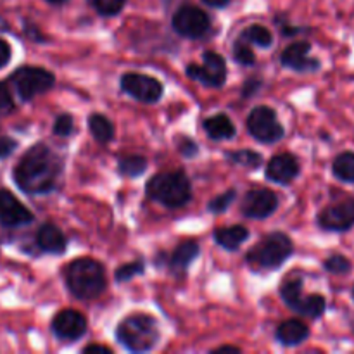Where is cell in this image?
Listing matches in <instances>:
<instances>
[{"label": "cell", "instance_id": "cell-1", "mask_svg": "<svg viewBox=\"0 0 354 354\" xmlns=\"http://www.w3.org/2000/svg\"><path fill=\"white\" fill-rule=\"evenodd\" d=\"M64 162L45 144H35L21 156L12 169L17 189L30 196H45L54 192L61 180Z\"/></svg>", "mask_w": 354, "mask_h": 354}, {"label": "cell", "instance_id": "cell-2", "mask_svg": "<svg viewBox=\"0 0 354 354\" xmlns=\"http://www.w3.org/2000/svg\"><path fill=\"white\" fill-rule=\"evenodd\" d=\"M69 292L82 301L99 297L106 290L107 280L104 266L92 258H78L64 268Z\"/></svg>", "mask_w": 354, "mask_h": 354}, {"label": "cell", "instance_id": "cell-3", "mask_svg": "<svg viewBox=\"0 0 354 354\" xmlns=\"http://www.w3.org/2000/svg\"><path fill=\"white\" fill-rule=\"evenodd\" d=\"M161 332L158 322L149 315H130L120 322L116 328V339L131 353H147L156 348Z\"/></svg>", "mask_w": 354, "mask_h": 354}, {"label": "cell", "instance_id": "cell-4", "mask_svg": "<svg viewBox=\"0 0 354 354\" xmlns=\"http://www.w3.org/2000/svg\"><path fill=\"white\" fill-rule=\"evenodd\" d=\"M147 196L166 207H182L192 199V187L183 173H159L147 182Z\"/></svg>", "mask_w": 354, "mask_h": 354}, {"label": "cell", "instance_id": "cell-5", "mask_svg": "<svg viewBox=\"0 0 354 354\" xmlns=\"http://www.w3.org/2000/svg\"><path fill=\"white\" fill-rule=\"evenodd\" d=\"M292 241L282 232H275V234L266 235L254 248H251V251L245 254V261L252 268L273 270L283 265L292 256Z\"/></svg>", "mask_w": 354, "mask_h": 354}, {"label": "cell", "instance_id": "cell-6", "mask_svg": "<svg viewBox=\"0 0 354 354\" xmlns=\"http://www.w3.org/2000/svg\"><path fill=\"white\" fill-rule=\"evenodd\" d=\"M9 82L14 85L21 100L28 102V100L35 99L40 93L48 92L54 86L55 76L44 68L21 66L9 76Z\"/></svg>", "mask_w": 354, "mask_h": 354}, {"label": "cell", "instance_id": "cell-7", "mask_svg": "<svg viewBox=\"0 0 354 354\" xmlns=\"http://www.w3.org/2000/svg\"><path fill=\"white\" fill-rule=\"evenodd\" d=\"M248 130L261 144H275L283 137V127L277 120V113L272 107L259 106L248 116Z\"/></svg>", "mask_w": 354, "mask_h": 354}, {"label": "cell", "instance_id": "cell-8", "mask_svg": "<svg viewBox=\"0 0 354 354\" xmlns=\"http://www.w3.org/2000/svg\"><path fill=\"white\" fill-rule=\"evenodd\" d=\"M187 76L190 80L204 83L206 86H221L227 78V64L225 59L216 52H204L203 64H189L187 66Z\"/></svg>", "mask_w": 354, "mask_h": 354}, {"label": "cell", "instance_id": "cell-9", "mask_svg": "<svg viewBox=\"0 0 354 354\" xmlns=\"http://www.w3.org/2000/svg\"><path fill=\"white\" fill-rule=\"evenodd\" d=\"M209 24V16L196 6H182L173 14V30L185 38H201Z\"/></svg>", "mask_w": 354, "mask_h": 354}, {"label": "cell", "instance_id": "cell-10", "mask_svg": "<svg viewBox=\"0 0 354 354\" xmlns=\"http://www.w3.org/2000/svg\"><path fill=\"white\" fill-rule=\"evenodd\" d=\"M121 88L130 97L145 104H154L162 97L161 82L140 73H127L121 76Z\"/></svg>", "mask_w": 354, "mask_h": 354}, {"label": "cell", "instance_id": "cell-11", "mask_svg": "<svg viewBox=\"0 0 354 354\" xmlns=\"http://www.w3.org/2000/svg\"><path fill=\"white\" fill-rule=\"evenodd\" d=\"M279 207V197L270 189H252L244 196L241 211L252 220H265Z\"/></svg>", "mask_w": 354, "mask_h": 354}, {"label": "cell", "instance_id": "cell-12", "mask_svg": "<svg viewBox=\"0 0 354 354\" xmlns=\"http://www.w3.org/2000/svg\"><path fill=\"white\" fill-rule=\"evenodd\" d=\"M33 220V213L23 203H19V199L10 190L0 189V225L2 227H24Z\"/></svg>", "mask_w": 354, "mask_h": 354}, {"label": "cell", "instance_id": "cell-13", "mask_svg": "<svg viewBox=\"0 0 354 354\" xmlns=\"http://www.w3.org/2000/svg\"><path fill=\"white\" fill-rule=\"evenodd\" d=\"M318 225L328 232H346L354 227V197L327 206L318 214Z\"/></svg>", "mask_w": 354, "mask_h": 354}, {"label": "cell", "instance_id": "cell-14", "mask_svg": "<svg viewBox=\"0 0 354 354\" xmlns=\"http://www.w3.org/2000/svg\"><path fill=\"white\" fill-rule=\"evenodd\" d=\"M52 332L57 339L75 342L86 332V318L76 310H62L52 320Z\"/></svg>", "mask_w": 354, "mask_h": 354}, {"label": "cell", "instance_id": "cell-15", "mask_svg": "<svg viewBox=\"0 0 354 354\" xmlns=\"http://www.w3.org/2000/svg\"><path fill=\"white\" fill-rule=\"evenodd\" d=\"M310 50L311 45L308 41H294L282 52V64L294 71H317L320 61L310 57Z\"/></svg>", "mask_w": 354, "mask_h": 354}, {"label": "cell", "instance_id": "cell-16", "mask_svg": "<svg viewBox=\"0 0 354 354\" xmlns=\"http://www.w3.org/2000/svg\"><path fill=\"white\" fill-rule=\"evenodd\" d=\"M299 175V162L289 152L273 156L266 166V176L272 182L280 183V185H289L296 176Z\"/></svg>", "mask_w": 354, "mask_h": 354}, {"label": "cell", "instance_id": "cell-17", "mask_svg": "<svg viewBox=\"0 0 354 354\" xmlns=\"http://www.w3.org/2000/svg\"><path fill=\"white\" fill-rule=\"evenodd\" d=\"M37 245L47 254H62L68 248L64 234L52 223H44L37 232Z\"/></svg>", "mask_w": 354, "mask_h": 354}, {"label": "cell", "instance_id": "cell-18", "mask_svg": "<svg viewBox=\"0 0 354 354\" xmlns=\"http://www.w3.org/2000/svg\"><path fill=\"white\" fill-rule=\"evenodd\" d=\"M310 335V328L301 320H287L277 328V341L283 346H299Z\"/></svg>", "mask_w": 354, "mask_h": 354}, {"label": "cell", "instance_id": "cell-19", "mask_svg": "<svg viewBox=\"0 0 354 354\" xmlns=\"http://www.w3.org/2000/svg\"><path fill=\"white\" fill-rule=\"evenodd\" d=\"M249 239V230L242 225H235V227H223L218 228L214 232V241L218 245H221L223 249L228 251H235V249L241 248L242 242H245Z\"/></svg>", "mask_w": 354, "mask_h": 354}, {"label": "cell", "instance_id": "cell-20", "mask_svg": "<svg viewBox=\"0 0 354 354\" xmlns=\"http://www.w3.org/2000/svg\"><path fill=\"white\" fill-rule=\"evenodd\" d=\"M204 130L213 140H228L235 137V127L227 114H214L204 121Z\"/></svg>", "mask_w": 354, "mask_h": 354}, {"label": "cell", "instance_id": "cell-21", "mask_svg": "<svg viewBox=\"0 0 354 354\" xmlns=\"http://www.w3.org/2000/svg\"><path fill=\"white\" fill-rule=\"evenodd\" d=\"M199 254V244L197 242H183L178 248L175 249V252L171 254V259H169V266L175 273H183L187 272V268L190 266V263L197 258Z\"/></svg>", "mask_w": 354, "mask_h": 354}, {"label": "cell", "instance_id": "cell-22", "mask_svg": "<svg viewBox=\"0 0 354 354\" xmlns=\"http://www.w3.org/2000/svg\"><path fill=\"white\" fill-rule=\"evenodd\" d=\"M280 296H282V299L286 301V304L290 308V310L294 311L299 310L304 297L303 280H301L297 275L287 277V279L282 282V286H280Z\"/></svg>", "mask_w": 354, "mask_h": 354}, {"label": "cell", "instance_id": "cell-23", "mask_svg": "<svg viewBox=\"0 0 354 354\" xmlns=\"http://www.w3.org/2000/svg\"><path fill=\"white\" fill-rule=\"evenodd\" d=\"M88 128L99 144H109L114 138V124L104 114H90Z\"/></svg>", "mask_w": 354, "mask_h": 354}, {"label": "cell", "instance_id": "cell-24", "mask_svg": "<svg viewBox=\"0 0 354 354\" xmlns=\"http://www.w3.org/2000/svg\"><path fill=\"white\" fill-rule=\"evenodd\" d=\"M332 171H334L335 178L341 182L354 183V152H342L334 159L332 165Z\"/></svg>", "mask_w": 354, "mask_h": 354}, {"label": "cell", "instance_id": "cell-25", "mask_svg": "<svg viewBox=\"0 0 354 354\" xmlns=\"http://www.w3.org/2000/svg\"><path fill=\"white\" fill-rule=\"evenodd\" d=\"M145 169H147V159L142 158V156H124L118 165V171L123 176H130V178L140 176Z\"/></svg>", "mask_w": 354, "mask_h": 354}, {"label": "cell", "instance_id": "cell-26", "mask_svg": "<svg viewBox=\"0 0 354 354\" xmlns=\"http://www.w3.org/2000/svg\"><path fill=\"white\" fill-rule=\"evenodd\" d=\"M327 310V303H325L324 296H318V294H311V296H304L303 303H301L297 313L304 315V317L310 318H320L322 315Z\"/></svg>", "mask_w": 354, "mask_h": 354}, {"label": "cell", "instance_id": "cell-27", "mask_svg": "<svg viewBox=\"0 0 354 354\" xmlns=\"http://www.w3.org/2000/svg\"><path fill=\"white\" fill-rule=\"evenodd\" d=\"M241 37L244 38V40H248L249 44H254L263 48L270 47V45L273 44V37L272 33H270V30L268 28L261 26V24H252V26H249Z\"/></svg>", "mask_w": 354, "mask_h": 354}, {"label": "cell", "instance_id": "cell-28", "mask_svg": "<svg viewBox=\"0 0 354 354\" xmlns=\"http://www.w3.org/2000/svg\"><path fill=\"white\" fill-rule=\"evenodd\" d=\"M228 161L235 162V165H241L244 168H258L261 165V156L258 152L252 151H237V152H228L227 154Z\"/></svg>", "mask_w": 354, "mask_h": 354}, {"label": "cell", "instance_id": "cell-29", "mask_svg": "<svg viewBox=\"0 0 354 354\" xmlns=\"http://www.w3.org/2000/svg\"><path fill=\"white\" fill-rule=\"evenodd\" d=\"M234 57H235V61L242 66H252L256 61L254 52H252L251 45H249V41L244 40L242 37H239V40L235 41Z\"/></svg>", "mask_w": 354, "mask_h": 354}, {"label": "cell", "instance_id": "cell-30", "mask_svg": "<svg viewBox=\"0 0 354 354\" xmlns=\"http://www.w3.org/2000/svg\"><path fill=\"white\" fill-rule=\"evenodd\" d=\"M100 16H116L121 12L127 0H88Z\"/></svg>", "mask_w": 354, "mask_h": 354}, {"label": "cell", "instance_id": "cell-31", "mask_svg": "<svg viewBox=\"0 0 354 354\" xmlns=\"http://www.w3.org/2000/svg\"><path fill=\"white\" fill-rule=\"evenodd\" d=\"M324 266L328 273H334V275H346V273L351 272L353 268L351 261H349L346 256L341 254H334L330 256V258H327Z\"/></svg>", "mask_w": 354, "mask_h": 354}, {"label": "cell", "instance_id": "cell-32", "mask_svg": "<svg viewBox=\"0 0 354 354\" xmlns=\"http://www.w3.org/2000/svg\"><path fill=\"white\" fill-rule=\"evenodd\" d=\"M142 273H144V263L133 261L128 263V265L120 266V268L116 270V275L114 277H116L118 282H128V280H131L137 275H142Z\"/></svg>", "mask_w": 354, "mask_h": 354}, {"label": "cell", "instance_id": "cell-33", "mask_svg": "<svg viewBox=\"0 0 354 354\" xmlns=\"http://www.w3.org/2000/svg\"><path fill=\"white\" fill-rule=\"evenodd\" d=\"M75 131V121L71 114H59L54 121V133L57 137H69Z\"/></svg>", "mask_w": 354, "mask_h": 354}, {"label": "cell", "instance_id": "cell-34", "mask_svg": "<svg viewBox=\"0 0 354 354\" xmlns=\"http://www.w3.org/2000/svg\"><path fill=\"white\" fill-rule=\"evenodd\" d=\"M235 196H237V194H235V190L230 189V190H227L225 194H221V196L214 197V199L209 203V211L211 213H223V211H227L228 206L234 203Z\"/></svg>", "mask_w": 354, "mask_h": 354}, {"label": "cell", "instance_id": "cell-35", "mask_svg": "<svg viewBox=\"0 0 354 354\" xmlns=\"http://www.w3.org/2000/svg\"><path fill=\"white\" fill-rule=\"evenodd\" d=\"M14 111V100L10 95V90L7 86V83L0 82V116H6V114L12 113Z\"/></svg>", "mask_w": 354, "mask_h": 354}, {"label": "cell", "instance_id": "cell-36", "mask_svg": "<svg viewBox=\"0 0 354 354\" xmlns=\"http://www.w3.org/2000/svg\"><path fill=\"white\" fill-rule=\"evenodd\" d=\"M17 149V142L12 137L0 135V159H7L14 154Z\"/></svg>", "mask_w": 354, "mask_h": 354}, {"label": "cell", "instance_id": "cell-37", "mask_svg": "<svg viewBox=\"0 0 354 354\" xmlns=\"http://www.w3.org/2000/svg\"><path fill=\"white\" fill-rule=\"evenodd\" d=\"M10 57H12V48H10V45L6 40L0 38V69L9 64Z\"/></svg>", "mask_w": 354, "mask_h": 354}, {"label": "cell", "instance_id": "cell-38", "mask_svg": "<svg viewBox=\"0 0 354 354\" xmlns=\"http://www.w3.org/2000/svg\"><path fill=\"white\" fill-rule=\"evenodd\" d=\"M178 149L183 156L197 154V144L190 140V138H182V140L178 142Z\"/></svg>", "mask_w": 354, "mask_h": 354}, {"label": "cell", "instance_id": "cell-39", "mask_svg": "<svg viewBox=\"0 0 354 354\" xmlns=\"http://www.w3.org/2000/svg\"><path fill=\"white\" fill-rule=\"evenodd\" d=\"M83 353L85 354H111L113 351H111L107 346H99V344H90L86 346L85 349H83Z\"/></svg>", "mask_w": 354, "mask_h": 354}, {"label": "cell", "instance_id": "cell-40", "mask_svg": "<svg viewBox=\"0 0 354 354\" xmlns=\"http://www.w3.org/2000/svg\"><path fill=\"white\" fill-rule=\"evenodd\" d=\"M204 3H206V6H209V7H216V9H221V7H225V6H228V3H230V0H203Z\"/></svg>", "mask_w": 354, "mask_h": 354}, {"label": "cell", "instance_id": "cell-41", "mask_svg": "<svg viewBox=\"0 0 354 354\" xmlns=\"http://www.w3.org/2000/svg\"><path fill=\"white\" fill-rule=\"evenodd\" d=\"M213 353H235V354H239L241 353V349L239 348H234V346H223V348H218V349H214Z\"/></svg>", "mask_w": 354, "mask_h": 354}, {"label": "cell", "instance_id": "cell-42", "mask_svg": "<svg viewBox=\"0 0 354 354\" xmlns=\"http://www.w3.org/2000/svg\"><path fill=\"white\" fill-rule=\"evenodd\" d=\"M48 3H54V6H61V3L68 2V0H47Z\"/></svg>", "mask_w": 354, "mask_h": 354}, {"label": "cell", "instance_id": "cell-43", "mask_svg": "<svg viewBox=\"0 0 354 354\" xmlns=\"http://www.w3.org/2000/svg\"><path fill=\"white\" fill-rule=\"evenodd\" d=\"M353 299H354V286H353Z\"/></svg>", "mask_w": 354, "mask_h": 354}]
</instances>
